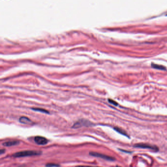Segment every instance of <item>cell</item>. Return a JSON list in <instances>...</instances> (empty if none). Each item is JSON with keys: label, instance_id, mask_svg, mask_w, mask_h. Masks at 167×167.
Listing matches in <instances>:
<instances>
[{"label": "cell", "instance_id": "6da1fadb", "mask_svg": "<svg viewBox=\"0 0 167 167\" xmlns=\"http://www.w3.org/2000/svg\"><path fill=\"white\" fill-rule=\"evenodd\" d=\"M41 151H25L20 152H17L14 153L12 155V156L15 158L19 157H24L28 156H37L40 155L42 154Z\"/></svg>", "mask_w": 167, "mask_h": 167}, {"label": "cell", "instance_id": "7a4b0ae2", "mask_svg": "<svg viewBox=\"0 0 167 167\" xmlns=\"http://www.w3.org/2000/svg\"><path fill=\"white\" fill-rule=\"evenodd\" d=\"M133 146L136 148H146V149H150L154 151L155 152H158L159 151V148L156 146L150 145L148 144L145 143H138L135 144Z\"/></svg>", "mask_w": 167, "mask_h": 167}, {"label": "cell", "instance_id": "3957f363", "mask_svg": "<svg viewBox=\"0 0 167 167\" xmlns=\"http://www.w3.org/2000/svg\"><path fill=\"white\" fill-rule=\"evenodd\" d=\"M89 154L91 156L96 157H98L102 158L105 160L109 161H114L115 160V158L114 157H113L110 156H107L102 153H98L96 152H90Z\"/></svg>", "mask_w": 167, "mask_h": 167}, {"label": "cell", "instance_id": "277c9868", "mask_svg": "<svg viewBox=\"0 0 167 167\" xmlns=\"http://www.w3.org/2000/svg\"><path fill=\"white\" fill-rule=\"evenodd\" d=\"M92 123H91L89 121L86 120H80L79 121H78L76 123L74 124L73 125L72 128H80L82 126H91L92 125Z\"/></svg>", "mask_w": 167, "mask_h": 167}, {"label": "cell", "instance_id": "5b68a950", "mask_svg": "<svg viewBox=\"0 0 167 167\" xmlns=\"http://www.w3.org/2000/svg\"><path fill=\"white\" fill-rule=\"evenodd\" d=\"M35 141L36 144L39 145H45L48 144L49 141L47 138L42 136H36L35 138Z\"/></svg>", "mask_w": 167, "mask_h": 167}, {"label": "cell", "instance_id": "8992f818", "mask_svg": "<svg viewBox=\"0 0 167 167\" xmlns=\"http://www.w3.org/2000/svg\"><path fill=\"white\" fill-rule=\"evenodd\" d=\"M20 144V142L19 141H10L5 142L3 144V146H11L18 145Z\"/></svg>", "mask_w": 167, "mask_h": 167}, {"label": "cell", "instance_id": "52a82bcc", "mask_svg": "<svg viewBox=\"0 0 167 167\" xmlns=\"http://www.w3.org/2000/svg\"><path fill=\"white\" fill-rule=\"evenodd\" d=\"M19 122L22 124H30L32 123L30 119L25 116L21 117L19 119Z\"/></svg>", "mask_w": 167, "mask_h": 167}, {"label": "cell", "instance_id": "ba28073f", "mask_svg": "<svg viewBox=\"0 0 167 167\" xmlns=\"http://www.w3.org/2000/svg\"><path fill=\"white\" fill-rule=\"evenodd\" d=\"M114 129L117 131V132H118L119 133L124 135V136H125L126 137H129L128 136V135L127 134V133L126 132H125V131L124 130H123V129L120 128V127H115L114 128Z\"/></svg>", "mask_w": 167, "mask_h": 167}, {"label": "cell", "instance_id": "9c48e42d", "mask_svg": "<svg viewBox=\"0 0 167 167\" xmlns=\"http://www.w3.org/2000/svg\"><path fill=\"white\" fill-rule=\"evenodd\" d=\"M152 66L153 68H155V69H157L162 70H166V68L165 66H162V65H158V64L152 63Z\"/></svg>", "mask_w": 167, "mask_h": 167}, {"label": "cell", "instance_id": "30bf717a", "mask_svg": "<svg viewBox=\"0 0 167 167\" xmlns=\"http://www.w3.org/2000/svg\"><path fill=\"white\" fill-rule=\"evenodd\" d=\"M32 110L35 111L40 112H42L43 113H45V114H49V112L45 109H43V108H32Z\"/></svg>", "mask_w": 167, "mask_h": 167}, {"label": "cell", "instance_id": "8fae6325", "mask_svg": "<svg viewBox=\"0 0 167 167\" xmlns=\"http://www.w3.org/2000/svg\"><path fill=\"white\" fill-rule=\"evenodd\" d=\"M59 165L54 163H48L46 165V167H59Z\"/></svg>", "mask_w": 167, "mask_h": 167}, {"label": "cell", "instance_id": "7c38bea8", "mask_svg": "<svg viewBox=\"0 0 167 167\" xmlns=\"http://www.w3.org/2000/svg\"><path fill=\"white\" fill-rule=\"evenodd\" d=\"M108 102L109 103L111 104L112 105H114L115 106H117L118 105V104L116 101H115L112 99H108Z\"/></svg>", "mask_w": 167, "mask_h": 167}, {"label": "cell", "instance_id": "4fadbf2b", "mask_svg": "<svg viewBox=\"0 0 167 167\" xmlns=\"http://www.w3.org/2000/svg\"><path fill=\"white\" fill-rule=\"evenodd\" d=\"M5 152H6V149H2L0 151V154L2 155L3 154L5 153Z\"/></svg>", "mask_w": 167, "mask_h": 167}, {"label": "cell", "instance_id": "5bb4252c", "mask_svg": "<svg viewBox=\"0 0 167 167\" xmlns=\"http://www.w3.org/2000/svg\"><path fill=\"white\" fill-rule=\"evenodd\" d=\"M76 167H93V166H84V165H79V166H77Z\"/></svg>", "mask_w": 167, "mask_h": 167}, {"label": "cell", "instance_id": "9a60e30c", "mask_svg": "<svg viewBox=\"0 0 167 167\" xmlns=\"http://www.w3.org/2000/svg\"><path fill=\"white\" fill-rule=\"evenodd\" d=\"M116 167H121V166H116Z\"/></svg>", "mask_w": 167, "mask_h": 167}, {"label": "cell", "instance_id": "2e32d148", "mask_svg": "<svg viewBox=\"0 0 167 167\" xmlns=\"http://www.w3.org/2000/svg\"></svg>", "mask_w": 167, "mask_h": 167}]
</instances>
